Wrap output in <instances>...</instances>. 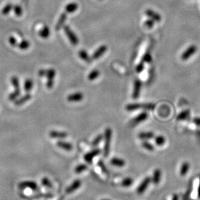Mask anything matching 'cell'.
Returning <instances> with one entry per match:
<instances>
[{
	"label": "cell",
	"mask_w": 200,
	"mask_h": 200,
	"mask_svg": "<svg viewBox=\"0 0 200 200\" xmlns=\"http://www.w3.org/2000/svg\"><path fill=\"white\" fill-rule=\"evenodd\" d=\"M38 35L41 38H44V39H47L48 38L50 35V28L47 27V26H44L43 27L42 29L40 30Z\"/></svg>",
	"instance_id": "17"
},
{
	"label": "cell",
	"mask_w": 200,
	"mask_h": 200,
	"mask_svg": "<svg viewBox=\"0 0 200 200\" xmlns=\"http://www.w3.org/2000/svg\"><path fill=\"white\" fill-rule=\"evenodd\" d=\"M31 98V95L29 93H27V94L24 95L22 98L17 99V100H16V101H14L15 105L16 106H20V105H23V103H25L29 101Z\"/></svg>",
	"instance_id": "15"
},
{
	"label": "cell",
	"mask_w": 200,
	"mask_h": 200,
	"mask_svg": "<svg viewBox=\"0 0 200 200\" xmlns=\"http://www.w3.org/2000/svg\"><path fill=\"white\" fill-rule=\"evenodd\" d=\"M103 140V135H99L96 137L94 138V141L92 142V146H96L102 142Z\"/></svg>",
	"instance_id": "34"
},
{
	"label": "cell",
	"mask_w": 200,
	"mask_h": 200,
	"mask_svg": "<svg viewBox=\"0 0 200 200\" xmlns=\"http://www.w3.org/2000/svg\"><path fill=\"white\" fill-rule=\"evenodd\" d=\"M84 98V95L82 92H77L72 93L67 96V101L69 102H81Z\"/></svg>",
	"instance_id": "8"
},
{
	"label": "cell",
	"mask_w": 200,
	"mask_h": 200,
	"mask_svg": "<svg viewBox=\"0 0 200 200\" xmlns=\"http://www.w3.org/2000/svg\"><path fill=\"white\" fill-rule=\"evenodd\" d=\"M77 9H78L77 3H76L75 2H72V3H70L68 4H67L65 7V11L68 14H70V13H75V12L77 10Z\"/></svg>",
	"instance_id": "18"
},
{
	"label": "cell",
	"mask_w": 200,
	"mask_h": 200,
	"mask_svg": "<svg viewBox=\"0 0 200 200\" xmlns=\"http://www.w3.org/2000/svg\"><path fill=\"white\" fill-rule=\"evenodd\" d=\"M29 46H30V42L27 41V40H23V41H21V42L18 44V48L22 50H26L29 48Z\"/></svg>",
	"instance_id": "24"
},
{
	"label": "cell",
	"mask_w": 200,
	"mask_h": 200,
	"mask_svg": "<svg viewBox=\"0 0 200 200\" xmlns=\"http://www.w3.org/2000/svg\"><path fill=\"white\" fill-rule=\"evenodd\" d=\"M12 9H13V4H11V3L7 4V5H5V7H4L3 9L2 13L4 15L8 14L10 13Z\"/></svg>",
	"instance_id": "32"
},
{
	"label": "cell",
	"mask_w": 200,
	"mask_h": 200,
	"mask_svg": "<svg viewBox=\"0 0 200 200\" xmlns=\"http://www.w3.org/2000/svg\"><path fill=\"white\" fill-rule=\"evenodd\" d=\"M148 118V114L146 112H142V113H140L137 117H135L130 122V124L131 126H135L138 125V123H141V122H144Z\"/></svg>",
	"instance_id": "5"
},
{
	"label": "cell",
	"mask_w": 200,
	"mask_h": 200,
	"mask_svg": "<svg viewBox=\"0 0 200 200\" xmlns=\"http://www.w3.org/2000/svg\"><path fill=\"white\" fill-rule=\"evenodd\" d=\"M111 163L113 166H118V167H123V166H124L126 165V162L123 161V159H119V158H116V157L112 159Z\"/></svg>",
	"instance_id": "20"
},
{
	"label": "cell",
	"mask_w": 200,
	"mask_h": 200,
	"mask_svg": "<svg viewBox=\"0 0 200 200\" xmlns=\"http://www.w3.org/2000/svg\"><path fill=\"white\" fill-rule=\"evenodd\" d=\"M13 10L15 14L17 15V17H21V16L23 14L22 8L20 5H14L13 7Z\"/></svg>",
	"instance_id": "33"
},
{
	"label": "cell",
	"mask_w": 200,
	"mask_h": 200,
	"mask_svg": "<svg viewBox=\"0 0 200 200\" xmlns=\"http://www.w3.org/2000/svg\"><path fill=\"white\" fill-rule=\"evenodd\" d=\"M155 105V104L153 103H129L127 104L126 106V111L129 112L135 111L138 109H144L147 111H152L154 109Z\"/></svg>",
	"instance_id": "2"
},
{
	"label": "cell",
	"mask_w": 200,
	"mask_h": 200,
	"mask_svg": "<svg viewBox=\"0 0 200 200\" xmlns=\"http://www.w3.org/2000/svg\"><path fill=\"white\" fill-rule=\"evenodd\" d=\"M100 153H101V150L98 148H95L91 151L87 153L85 156H84V159L85 160V161L88 163L91 164L92 162L93 161V159L96 157Z\"/></svg>",
	"instance_id": "7"
},
{
	"label": "cell",
	"mask_w": 200,
	"mask_h": 200,
	"mask_svg": "<svg viewBox=\"0 0 200 200\" xmlns=\"http://www.w3.org/2000/svg\"><path fill=\"white\" fill-rule=\"evenodd\" d=\"M33 87V81L31 79H27L24 83V90L27 92H29Z\"/></svg>",
	"instance_id": "26"
},
{
	"label": "cell",
	"mask_w": 200,
	"mask_h": 200,
	"mask_svg": "<svg viewBox=\"0 0 200 200\" xmlns=\"http://www.w3.org/2000/svg\"><path fill=\"white\" fill-rule=\"evenodd\" d=\"M9 42L12 46H18V42H17V39H16L14 37H10L9 38Z\"/></svg>",
	"instance_id": "40"
},
{
	"label": "cell",
	"mask_w": 200,
	"mask_h": 200,
	"mask_svg": "<svg viewBox=\"0 0 200 200\" xmlns=\"http://www.w3.org/2000/svg\"><path fill=\"white\" fill-rule=\"evenodd\" d=\"M150 182H151V178L150 177H146L138 186L137 190V193L138 194H142L144 192V191L147 189V186H149Z\"/></svg>",
	"instance_id": "10"
},
{
	"label": "cell",
	"mask_w": 200,
	"mask_h": 200,
	"mask_svg": "<svg viewBox=\"0 0 200 200\" xmlns=\"http://www.w3.org/2000/svg\"><path fill=\"white\" fill-rule=\"evenodd\" d=\"M112 134H113V131L111 128H107L105 131V144H104V156L105 157H107L109 154Z\"/></svg>",
	"instance_id": "3"
},
{
	"label": "cell",
	"mask_w": 200,
	"mask_h": 200,
	"mask_svg": "<svg viewBox=\"0 0 200 200\" xmlns=\"http://www.w3.org/2000/svg\"><path fill=\"white\" fill-rule=\"evenodd\" d=\"M155 143L158 146H162L165 143V138L162 136H158L155 138Z\"/></svg>",
	"instance_id": "36"
},
{
	"label": "cell",
	"mask_w": 200,
	"mask_h": 200,
	"mask_svg": "<svg viewBox=\"0 0 200 200\" xmlns=\"http://www.w3.org/2000/svg\"><path fill=\"white\" fill-rule=\"evenodd\" d=\"M50 136L53 138H65L67 137L68 134L66 132L52 131L50 133Z\"/></svg>",
	"instance_id": "16"
},
{
	"label": "cell",
	"mask_w": 200,
	"mask_h": 200,
	"mask_svg": "<svg viewBox=\"0 0 200 200\" xmlns=\"http://www.w3.org/2000/svg\"><path fill=\"white\" fill-rule=\"evenodd\" d=\"M190 191H189V192H186V194H185V196H184V198H185V199H187L188 198H189V195H190Z\"/></svg>",
	"instance_id": "43"
},
{
	"label": "cell",
	"mask_w": 200,
	"mask_h": 200,
	"mask_svg": "<svg viewBox=\"0 0 200 200\" xmlns=\"http://www.w3.org/2000/svg\"><path fill=\"white\" fill-rule=\"evenodd\" d=\"M198 196L200 198V183H199V189H198Z\"/></svg>",
	"instance_id": "44"
},
{
	"label": "cell",
	"mask_w": 200,
	"mask_h": 200,
	"mask_svg": "<svg viewBox=\"0 0 200 200\" xmlns=\"http://www.w3.org/2000/svg\"><path fill=\"white\" fill-rule=\"evenodd\" d=\"M161 171L159 169H156L154 171L153 175V183L155 185H158L161 180Z\"/></svg>",
	"instance_id": "21"
},
{
	"label": "cell",
	"mask_w": 200,
	"mask_h": 200,
	"mask_svg": "<svg viewBox=\"0 0 200 200\" xmlns=\"http://www.w3.org/2000/svg\"><path fill=\"white\" fill-rule=\"evenodd\" d=\"M103 200H108V199H103Z\"/></svg>",
	"instance_id": "45"
},
{
	"label": "cell",
	"mask_w": 200,
	"mask_h": 200,
	"mask_svg": "<svg viewBox=\"0 0 200 200\" xmlns=\"http://www.w3.org/2000/svg\"><path fill=\"white\" fill-rule=\"evenodd\" d=\"M139 138L142 140H148L154 137V134L152 132H141L138 134Z\"/></svg>",
	"instance_id": "22"
},
{
	"label": "cell",
	"mask_w": 200,
	"mask_h": 200,
	"mask_svg": "<svg viewBox=\"0 0 200 200\" xmlns=\"http://www.w3.org/2000/svg\"><path fill=\"white\" fill-rule=\"evenodd\" d=\"M20 91L14 90L13 92L10 94V95H9V99L10 101L14 102L18 99V98L20 96Z\"/></svg>",
	"instance_id": "28"
},
{
	"label": "cell",
	"mask_w": 200,
	"mask_h": 200,
	"mask_svg": "<svg viewBox=\"0 0 200 200\" xmlns=\"http://www.w3.org/2000/svg\"><path fill=\"white\" fill-rule=\"evenodd\" d=\"M189 168H190V165L189 163L186 162H184L181 166V170H180V174H181V175H182V176L185 175L187 174L188 170H189Z\"/></svg>",
	"instance_id": "27"
},
{
	"label": "cell",
	"mask_w": 200,
	"mask_h": 200,
	"mask_svg": "<svg viewBox=\"0 0 200 200\" xmlns=\"http://www.w3.org/2000/svg\"><path fill=\"white\" fill-rule=\"evenodd\" d=\"M144 68V63L141 61L137 66V68H136V71H137V73H141L143 71Z\"/></svg>",
	"instance_id": "38"
},
{
	"label": "cell",
	"mask_w": 200,
	"mask_h": 200,
	"mask_svg": "<svg viewBox=\"0 0 200 200\" xmlns=\"http://www.w3.org/2000/svg\"><path fill=\"white\" fill-rule=\"evenodd\" d=\"M108 47L106 45H102L99 46L98 48L95 51L94 53L92 55V60H97L103 56L105 53V52L107 51Z\"/></svg>",
	"instance_id": "9"
},
{
	"label": "cell",
	"mask_w": 200,
	"mask_h": 200,
	"mask_svg": "<svg viewBox=\"0 0 200 200\" xmlns=\"http://www.w3.org/2000/svg\"><path fill=\"white\" fill-rule=\"evenodd\" d=\"M142 62L144 63H149L151 61V56L150 53V51H146V53L143 55V57L142 58Z\"/></svg>",
	"instance_id": "31"
},
{
	"label": "cell",
	"mask_w": 200,
	"mask_h": 200,
	"mask_svg": "<svg viewBox=\"0 0 200 200\" xmlns=\"http://www.w3.org/2000/svg\"><path fill=\"white\" fill-rule=\"evenodd\" d=\"M87 166L86 165H83V164H81V165H77L75 167V171L76 174H81L83 171H85L87 170Z\"/></svg>",
	"instance_id": "29"
},
{
	"label": "cell",
	"mask_w": 200,
	"mask_h": 200,
	"mask_svg": "<svg viewBox=\"0 0 200 200\" xmlns=\"http://www.w3.org/2000/svg\"><path fill=\"white\" fill-rule=\"evenodd\" d=\"M99 75L100 72L98 70H94L91 71V72L89 74V75H88V79L90 81H94V80L97 79L99 77Z\"/></svg>",
	"instance_id": "25"
},
{
	"label": "cell",
	"mask_w": 200,
	"mask_h": 200,
	"mask_svg": "<svg viewBox=\"0 0 200 200\" xmlns=\"http://www.w3.org/2000/svg\"><path fill=\"white\" fill-rule=\"evenodd\" d=\"M142 147H144V148H145L146 150H148V151H153L154 150L153 146L151 144H150V142H147V141L143 142L142 144Z\"/></svg>",
	"instance_id": "35"
},
{
	"label": "cell",
	"mask_w": 200,
	"mask_h": 200,
	"mask_svg": "<svg viewBox=\"0 0 200 200\" xmlns=\"http://www.w3.org/2000/svg\"><path fill=\"white\" fill-rule=\"evenodd\" d=\"M38 75L41 77H46L47 83L46 86L49 89L53 88L54 85V79L56 75V71L53 68L50 69H41L38 71Z\"/></svg>",
	"instance_id": "1"
},
{
	"label": "cell",
	"mask_w": 200,
	"mask_h": 200,
	"mask_svg": "<svg viewBox=\"0 0 200 200\" xmlns=\"http://www.w3.org/2000/svg\"><path fill=\"white\" fill-rule=\"evenodd\" d=\"M81 186V181L79 179L75 180V181L66 189V192L67 194L72 193L75 190L79 189Z\"/></svg>",
	"instance_id": "11"
},
{
	"label": "cell",
	"mask_w": 200,
	"mask_h": 200,
	"mask_svg": "<svg viewBox=\"0 0 200 200\" xmlns=\"http://www.w3.org/2000/svg\"><path fill=\"white\" fill-rule=\"evenodd\" d=\"M98 166L100 167V168L102 169V171L105 174H108V170L106 168V166L105 165V164L102 161H99L98 162Z\"/></svg>",
	"instance_id": "37"
},
{
	"label": "cell",
	"mask_w": 200,
	"mask_h": 200,
	"mask_svg": "<svg viewBox=\"0 0 200 200\" xmlns=\"http://www.w3.org/2000/svg\"><path fill=\"white\" fill-rule=\"evenodd\" d=\"M42 184L44 185H45L46 186H48V187H51L52 185L51 182L50 181L49 179H47V178H44L42 180Z\"/></svg>",
	"instance_id": "41"
},
{
	"label": "cell",
	"mask_w": 200,
	"mask_h": 200,
	"mask_svg": "<svg viewBox=\"0 0 200 200\" xmlns=\"http://www.w3.org/2000/svg\"><path fill=\"white\" fill-rule=\"evenodd\" d=\"M133 180L131 177H126L123 180L122 182V186L123 187H128L130 186L132 184H133Z\"/></svg>",
	"instance_id": "30"
},
{
	"label": "cell",
	"mask_w": 200,
	"mask_h": 200,
	"mask_svg": "<svg viewBox=\"0 0 200 200\" xmlns=\"http://www.w3.org/2000/svg\"><path fill=\"white\" fill-rule=\"evenodd\" d=\"M57 146L62 150L66 151H71L73 149V146L69 142H64V141H59L57 142Z\"/></svg>",
	"instance_id": "19"
},
{
	"label": "cell",
	"mask_w": 200,
	"mask_h": 200,
	"mask_svg": "<svg viewBox=\"0 0 200 200\" xmlns=\"http://www.w3.org/2000/svg\"><path fill=\"white\" fill-rule=\"evenodd\" d=\"M67 13L65 11V13H63L60 16V17L58 20V22L57 23V24L55 26V30L56 31H59L61 30L62 28L64 27V25H65V23L66 20L67 18Z\"/></svg>",
	"instance_id": "12"
},
{
	"label": "cell",
	"mask_w": 200,
	"mask_h": 200,
	"mask_svg": "<svg viewBox=\"0 0 200 200\" xmlns=\"http://www.w3.org/2000/svg\"><path fill=\"white\" fill-rule=\"evenodd\" d=\"M172 200H179V197L177 194H174L172 197Z\"/></svg>",
	"instance_id": "42"
},
{
	"label": "cell",
	"mask_w": 200,
	"mask_h": 200,
	"mask_svg": "<svg viewBox=\"0 0 200 200\" xmlns=\"http://www.w3.org/2000/svg\"><path fill=\"white\" fill-rule=\"evenodd\" d=\"M142 83L141 80L137 79L135 80L134 82V87H133V99H137L141 94V91L142 89Z\"/></svg>",
	"instance_id": "6"
},
{
	"label": "cell",
	"mask_w": 200,
	"mask_h": 200,
	"mask_svg": "<svg viewBox=\"0 0 200 200\" xmlns=\"http://www.w3.org/2000/svg\"><path fill=\"white\" fill-rule=\"evenodd\" d=\"M144 26L146 27L150 28V29H151V28L153 27V26H154V21L152 19H151V18L149 19V20H146L144 22Z\"/></svg>",
	"instance_id": "39"
},
{
	"label": "cell",
	"mask_w": 200,
	"mask_h": 200,
	"mask_svg": "<svg viewBox=\"0 0 200 200\" xmlns=\"http://www.w3.org/2000/svg\"><path fill=\"white\" fill-rule=\"evenodd\" d=\"M145 14L147 16V17L153 20V21L159 22L161 20V17L160 14H158L157 13H155V12L153 10L147 9L145 11Z\"/></svg>",
	"instance_id": "13"
},
{
	"label": "cell",
	"mask_w": 200,
	"mask_h": 200,
	"mask_svg": "<svg viewBox=\"0 0 200 200\" xmlns=\"http://www.w3.org/2000/svg\"><path fill=\"white\" fill-rule=\"evenodd\" d=\"M11 82L12 85L14 88V90L17 91H20V82L19 79L17 76H13L11 78Z\"/></svg>",
	"instance_id": "23"
},
{
	"label": "cell",
	"mask_w": 200,
	"mask_h": 200,
	"mask_svg": "<svg viewBox=\"0 0 200 200\" xmlns=\"http://www.w3.org/2000/svg\"><path fill=\"white\" fill-rule=\"evenodd\" d=\"M64 31L65 32V34L68 38L71 43V44L74 46H77L79 43V39L75 35L74 32L70 29V27L68 26H64Z\"/></svg>",
	"instance_id": "4"
},
{
	"label": "cell",
	"mask_w": 200,
	"mask_h": 200,
	"mask_svg": "<svg viewBox=\"0 0 200 200\" xmlns=\"http://www.w3.org/2000/svg\"><path fill=\"white\" fill-rule=\"evenodd\" d=\"M79 57L81 58L83 61L87 62L88 64H90L92 61V59L90 57L85 50H80L78 53Z\"/></svg>",
	"instance_id": "14"
}]
</instances>
